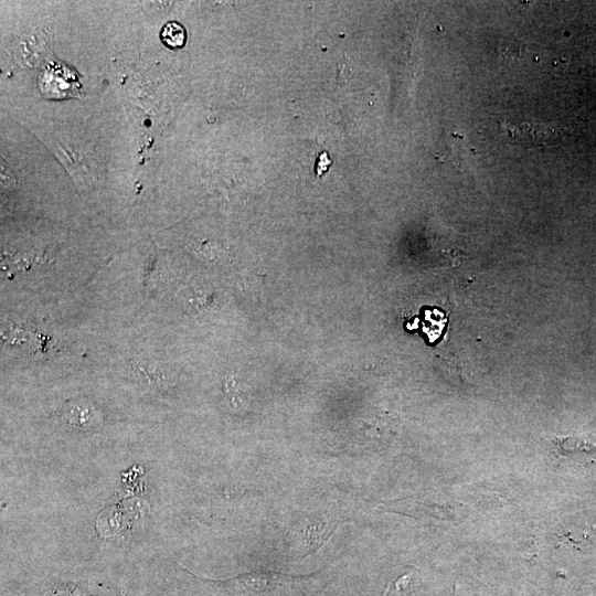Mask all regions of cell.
Instances as JSON below:
<instances>
[{
    "label": "cell",
    "instance_id": "cell-1",
    "mask_svg": "<svg viewBox=\"0 0 596 596\" xmlns=\"http://www.w3.org/2000/svg\"><path fill=\"white\" fill-rule=\"evenodd\" d=\"M39 88L46 98L62 99L76 96L82 85L71 67L61 62H53L41 73Z\"/></svg>",
    "mask_w": 596,
    "mask_h": 596
},
{
    "label": "cell",
    "instance_id": "cell-2",
    "mask_svg": "<svg viewBox=\"0 0 596 596\" xmlns=\"http://www.w3.org/2000/svg\"><path fill=\"white\" fill-rule=\"evenodd\" d=\"M505 139L511 143L534 147L554 139L556 129L545 123H522L520 125H501Z\"/></svg>",
    "mask_w": 596,
    "mask_h": 596
},
{
    "label": "cell",
    "instance_id": "cell-3",
    "mask_svg": "<svg viewBox=\"0 0 596 596\" xmlns=\"http://www.w3.org/2000/svg\"><path fill=\"white\" fill-rule=\"evenodd\" d=\"M160 35L162 42L171 49L182 47L187 40L185 29L175 21L166 23Z\"/></svg>",
    "mask_w": 596,
    "mask_h": 596
},
{
    "label": "cell",
    "instance_id": "cell-4",
    "mask_svg": "<svg viewBox=\"0 0 596 596\" xmlns=\"http://www.w3.org/2000/svg\"><path fill=\"white\" fill-rule=\"evenodd\" d=\"M451 146V161L454 164L457 168L468 170L472 159V155L469 153L470 146L467 143L464 137L459 135L454 137Z\"/></svg>",
    "mask_w": 596,
    "mask_h": 596
},
{
    "label": "cell",
    "instance_id": "cell-5",
    "mask_svg": "<svg viewBox=\"0 0 596 596\" xmlns=\"http://www.w3.org/2000/svg\"><path fill=\"white\" fill-rule=\"evenodd\" d=\"M332 161L328 157L327 152H321L318 159V163L316 166V173L317 175L323 174L328 168L331 166Z\"/></svg>",
    "mask_w": 596,
    "mask_h": 596
}]
</instances>
